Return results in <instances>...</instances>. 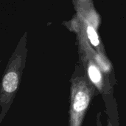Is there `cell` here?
Segmentation results:
<instances>
[{
	"label": "cell",
	"mask_w": 126,
	"mask_h": 126,
	"mask_svg": "<svg viewBox=\"0 0 126 126\" xmlns=\"http://www.w3.org/2000/svg\"><path fill=\"white\" fill-rule=\"evenodd\" d=\"M27 33L21 38L9 59L0 84V123L10 109L18 90L27 56Z\"/></svg>",
	"instance_id": "cell-1"
},
{
	"label": "cell",
	"mask_w": 126,
	"mask_h": 126,
	"mask_svg": "<svg viewBox=\"0 0 126 126\" xmlns=\"http://www.w3.org/2000/svg\"><path fill=\"white\" fill-rule=\"evenodd\" d=\"M89 97L80 83H75L72 91L70 126H79L80 117L88 107Z\"/></svg>",
	"instance_id": "cell-2"
},
{
	"label": "cell",
	"mask_w": 126,
	"mask_h": 126,
	"mask_svg": "<svg viewBox=\"0 0 126 126\" xmlns=\"http://www.w3.org/2000/svg\"><path fill=\"white\" fill-rule=\"evenodd\" d=\"M72 2L76 12L86 11L94 7L93 0H72Z\"/></svg>",
	"instance_id": "cell-3"
},
{
	"label": "cell",
	"mask_w": 126,
	"mask_h": 126,
	"mask_svg": "<svg viewBox=\"0 0 126 126\" xmlns=\"http://www.w3.org/2000/svg\"><path fill=\"white\" fill-rule=\"evenodd\" d=\"M89 76L91 79V80L94 83H99L101 79V75L99 71V70L94 66V65H90L89 67Z\"/></svg>",
	"instance_id": "cell-4"
}]
</instances>
